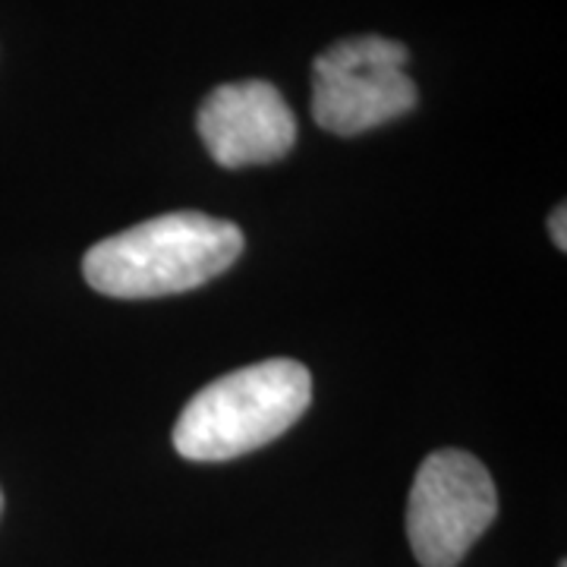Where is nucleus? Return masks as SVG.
<instances>
[{
    "label": "nucleus",
    "instance_id": "f257e3e1",
    "mask_svg": "<svg viewBox=\"0 0 567 567\" xmlns=\"http://www.w3.org/2000/svg\"><path fill=\"white\" fill-rule=\"evenodd\" d=\"M244 252L237 224L203 212H174L95 244L82 259L92 290L117 300H148L196 290Z\"/></svg>",
    "mask_w": 567,
    "mask_h": 567
},
{
    "label": "nucleus",
    "instance_id": "f03ea898",
    "mask_svg": "<svg viewBox=\"0 0 567 567\" xmlns=\"http://www.w3.org/2000/svg\"><path fill=\"white\" fill-rule=\"evenodd\" d=\"M312 401V375L297 360H265L205 385L183 406L174 447L186 461H234L271 445Z\"/></svg>",
    "mask_w": 567,
    "mask_h": 567
},
{
    "label": "nucleus",
    "instance_id": "7ed1b4c3",
    "mask_svg": "<svg viewBox=\"0 0 567 567\" xmlns=\"http://www.w3.org/2000/svg\"><path fill=\"white\" fill-rule=\"evenodd\" d=\"M406 61V44L382 35L334 41L312 61V121L334 136H360L410 114L420 92Z\"/></svg>",
    "mask_w": 567,
    "mask_h": 567
},
{
    "label": "nucleus",
    "instance_id": "20e7f679",
    "mask_svg": "<svg viewBox=\"0 0 567 567\" xmlns=\"http://www.w3.org/2000/svg\"><path fill=\"white\" fill-rule=\"evenodd\" d=\"M498 492L480 457L445 447L429 454L406 498V539L423 567H457L492 527Z\"/></svg>",
    "mask_w": 567,
    "mask_h": 567
},
{
    "label": "nucleus",
    "instance_id": "39448f33",
    "mask_svg": "<svg viewBox=\"0 0 567 567\" xmlns=\"http://www.w3.org/2000/svg\"><path fill=\"white\" fill-rule=\"evenodd\" d=\"M196 130L215 164L227 171L281 162L297 142V117L265 80L224 82L199 104Z\"/></svg>",
    "mask_w": 567,
    "mask_h": 567
},
{
    "label": "nucleus",
    "instance_id": "423d86ee",
    "mask_svg": "<svg viewBox=\"0 0 567 567\" xmlns=\"http://www.w3.org/2000/svg\"><path fill=\"white\" fill-rule=\"evenodd\" d=\"M548 237L558 249H567V208L555 205V212L548 215Z\"/></svg>",
    "mask_w": 567,
    "mask_h": 567
},
{
    "label": "nucleus",
    "instance_id": "0eeeda50",
    "mask_svg": "<svg viewBox=\"0 0 567 567\" xmlns=\"http://www.w3.org/2000/svg\"><path fill=\"white\" fill-rule=\"evenodd\" d=\"M0 514H3V492H0Z\"/></svg>",
    "mask_w": 567,
    "mask_h": 567
},
{
    "label": "nucleus",
    "instance_id": "6e6552de",
    "mask_svg": "<svg viewBox=\"0 0 567 567\" xmlns=\"http://www.w3.org/2000/svg\"><path fill=\"white\" fill-rule=\"evenodd\" d=\"M558 567H567V565H565V561H561V565H558Z\"/></svg>",
    "mask_w": 567,
    "mask_h": 567
}]
</instances>
